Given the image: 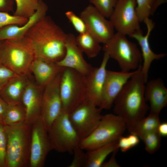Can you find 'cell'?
Instances as JSON below:
<instances>
[{
	"mask_svg": "<svg viewBox=\"0 0 167 167\" xmlns=\"http://www.w3.org/2000/svg\"><path fill=\"white\" fill-rule=\"evenodd\" d=\"M67 34L50 17L45 15L23 38L32 48L35 58L56 62L65 55Z\"/></svg>",
	"mask_w": 167,
	"mask_h": 167,
	"instance_id": "1",
	"label": "cell"
},
{
	"mask_svg": "<svg viewBox=\"0 0 167 167\" xmlns=\"http://www.w3.org/2000/svg\"><path fill=\"white\" fill-rule=\"evenodd\" d=\"M145 84L141 65L135 71L114 102V114L122 119L129 132L149 109L144 96Z\"/></svg>",
	"mask_w": 167,
	"mask_h": 167,
	"instance_id": "2",
	"label": "cell"
},
{
	"mask_svg": "<svg viewBox=\"0 0 167 167\" xmlns=\"http://www.w3.org/2000/svg\"><path fill=\"white\" fill-rule=\"evenodd\" d=\"M5 129L7 136L6 167H28L31 125L24 122L13 125H5Z\"/></svg>",
	"mask_w": 167,
	"mask_h": 167,
	"instance_id": "3",
	"label": "cell"
},
{
	"mask_svg": "<svg viewBox=\"0 0 167 167\" xmlns=\"http://www.w3.org/2000/svg\"><path fill=\"white\" fill-rule=\"evenodd\" d=\"M0 41L1 64L18 75L26 76L30 71L32 62L35 58L30 45L23 38Z\"/></svg>",
	"mask_w": 167,
	"mask_h": 167,
	"instance_id": "4",
	"label": "cell"
},
{
	"mask_svg": "<svg viewBox=\"0 0 167 167\" xmlns=\"http://www.w3.org/2000/svg\"><path fill=\"white\" fill-rule=\"evenodd\" d=\"M102 49L109 58L117 61L122 71L135 70L141 65V51L126 36L117 32L104 45Z\"/></svg>",
	"mask_w": 167,
	"mask_h": 167,
	"instance_id": "5",
	"label": "cell"
},
{
	"mask_svg": "<svg viewBox=\"0 0 167 167\" xmlns=\"http://www.w3.org/2000/svg\"><path fill=\"white\" fill-rule=\"evenodd\" d=\"M59 90L62 111L69 114L85 101L86 75L65 68L62 73Z\"/></svg>",
	"mask_w": 167,
	"mask_h": 167,
	"instance_id": "6",
	"label": "cell"
},
{
	"mask_svg": "<svg viewBox=\"0 0 167 167\" xmlns=\"http://www.w3.org/2000/svg\"><path fill=\"white\" fill-rule=\"evenodd\" d=\"M126 128L125 122L118 115L112 113L102 115L96 128L80 140L79 146L88 151L118 140Z\"/></svg>",
	"mask_w": 167,
	"mask_h": 167,
	"instance_id": "7",
	"label": "cell"
},
{
	"mask_svg": "<svg viewBox=\"0 0 167 167\" xmlns=\"http://www.w3.org/2000/svg\"><path fill=\"white\" fill-rule=\"evenodd\" d=\"M47 131L53 150L72 153L79 146L80 139L65 112L62 111Z\"/></svg>",
	"mask_w": 167,
	"mask_h": 167,
	"instance_id": "8",
	"label": "cell"
},
{
	"mask_svg": "<svg viewBox=\"0 0 167 167\" xmlns=\"http://www.w3.org/2000/svg\"><path fill=\"white\" fill-rule=\"evenodd\" d=\"M102 109L85 101L68 114L70 121L80 140L89 135L100 122Z\"/></svg>",
	"mask_w": 167,
	"mask_h": 167,
	"instance_id": "9",
	"label": "cell"
},
{
	"mask_svg": "<svg viewBox=\"0 0 167 167\" xmlns=\"http://www.w3.org/2000/svg\"><path fill=\"white\" fill-rule=\"evenodd\" d=\"M52 150L47 130L40 117L31 125L28 167L44 166L47 156Z\"/></svg>",
	"mask_w": 167,
	"mask_h": 167,
	"instance_id": "10",
	"label": "cell"
},
{
	"mask_svg": "<svg viewBox=\"0 0 167 167\" xmlns=\"http://www.w3.org/2000/svg\"><path fill=\"white\" fill-rule=\"evenodd\" d=\"M136 6V0H118L109 18L117 32L129 36L141 30Z\"/></svg>",
	"mask_w": 167,
	"mask_h": 167,
	"instance_id": "11",
	"label": "cell"
},
{
	"mask_svg": "<svg viewBox=\"0 0 167 167\" xmlns=\"http://www.w3.org/2000/svg\"><path fill=\"white\" fill-rule=\"evenodd\" d=\"M62 72L46 86L43 91L40 117L47 130L62 111L59 90Z\"/></svg>",
	"mask_w": 167,
	"mask_h": 167,
	"instance_id": "12",
	"label": "cell"
},
{
	"mask_svg": "<svg viewBox=\"0 0 167 167\" xmlns=\"http://www.w3.org/2000/svg\"><path fill=\"white\" fill-rule=\"evenodd\" d=\"M80 17L84 20L87 31L100 43H105L115 33L114 29L110 20L92 5L88 6L84 9Z\"/></svg>",
	"mask_w": 167,
	"mask_h": 167,
	"instance_id": "13",
	"label": "cell"
},
{
	"mask_svg": "<svg viewBox=\"0 0 167 167\" xmlns=\"http://www.w3.org/2000/svg\"><path fill=\"white\" fill-rule=\"evenodd\" d=\"M134 71H115L107 70L99 108L102 109H109L111 108Z\"/></svg>",
	"mask_w": 167,
	"mask_h": 167,
	"instance_id": "14",
	"label": "cell"
},
{
	"mask_svg": "<svg viewBox=\"0 0 167 167\" xmlns=\"http://www.w3.org/2000/svg\"><path fill=\"white\" fill-rule=\"evenodd\" d=\"M104 53L101 65L99 67H93L86 75V92L85 101L100 107L102 89L106 75V67L109 58Z\"/></svg>",
	"mask_w": 167,
	"mask_h": 167,
	"instance_id": "15",
	"label": "cell"
},
{
	"mask_svg": "<svg viewBox=\"0 0 167 167\" xmlns=\"http://www.w3.org/2000/svg\"><path fill=\"white\" fill-rule=\"evenodd\" d=\"M75 37L72 33L67 34L65 55L62 59L56 63L59 66L74 69L86 75L93 67L84 59L83 52L77 45Z\"/></svg>",
	"mask_w": 167,
	"mask_h": 167,
	"instance_id": "16",
	"label": "cell"
},
{
	"mask_svg": "<svg viewBox=\"0 0 167 167\" xmlns=\"http://www.w3.org/2000/svg\"><path fill=\"white\" fill-rule=\"evenodd\" d=\"M147 29L146 34L143 35L142 30L136 31L129 36L136 40L141 49L142 58L143 60L142 70L145 82L148 81L149 69L152 62L155 60H159L165 57L166 54H156L151 49L149 43V37L151 32L155 26V24L149 18L143 22Z\"/></svg>",
	"mask_w": 167,
	"mask_h": 167,
	"instance_id": "17",
	"label": "cell"
},
{
	"mask_svg": "<svg viewBox=\"0 0 167 167\" xmlns=\"http://www.w3.org/2000/svg\"><path fill=\"white\" fill-rule=\"evenodd\" d=\"M44 87L28 81L23 92L21 103L26 113L25 122L31 125L40 117L41 101Z\"/></svg>",
	"mask_w": 167,
	"mask_h": 167,
	"instance_id": "18",
	"label": "cell"
},
{
	"mask_svg": "<svg viewBox=\"0 0 167 167\" xmlns=\"http://www.w3.org/2000/svg\"><path fill=\"white\" fill-rule=\"evenodd\" d=\"M146 83L144 96L150 103L149 113L159 115L167 104V88L159 78L147 81Z\"/></svg>",
	"mask_w": 167,
	"mask_h": 167,
	"instance_id": "19",
	"label": "cell"
},
{
	"mask_svg": "<svg viewBox=\"0 0 167 167\" xmlns=\"http://www.w3.org/2000/svg\"><path fill=\"white\" fill-rule=\"evenodd\" d=\"M39 6L34 13L28 21L21 26L12 24L0 29V41L7 40H20L24 36L30 28L39 19L46 15L48 10L47 4L42 0L38 1Z\"/></svg>",
	"mask_w": 167,
	"mask_h": 167,
	"instance_id": "20",
	"label": "cell"
},
{
	"mask_svg": "<svg viewBox=\"0 0 167 167\" xmlns=\"http://www.w3.org/2000/svg\"><path fill=\"white\" fill-rule=\"evenodd\" d=\"M65 67L58 66L56 62L35 58L30 67L38 85L45 87L60 73Z\"/></svg>",
	"mask_w": 167,
	"mask_h": 167,
	"instance_id": "21",
	"label": "cell"
},
{
	"mask_svg": "<svg viewBox=\"0 0 167 167\" xmlns=\"http://www.w3.org/2000/svg\"><path fill=\"white\" fill-rule=\"evenodd\" d=\"M28 80L18 75L10 79L0 89V96L8 104L21 103L22 96Z\"/></svg>",
	"mask_w": 167,
	"mask_h": 167,
	"instance_id": "22",
	"label": "cell"
},
{
	"mask_svg": "<svg viewBox=\"0 0 167 167\" xmlns=\"http://www.w3.org/2000/svg\"><path fill=\"white\" fill-rule=\"evenodd\" d=\"M119 148L118 140L87 151L84 167H101L107 156Z\"/></svg>",
	"mask_w": 167,
	"mask_h": 167,
	"instance_id": "23",
	"label": "cell"
},
{
	"mask_svg": "<svg viewBox=\"0 0 167 167\" xmlns=\"http://www.w3.org/2000/svg\"><path fill=\"white\" fill-rule=\"evenodd\" d=\"M75 41L80 49L89 58L97 56L102 49L100 43L88 31L76 36Z\"/></svg>",
	"mask_w": 167,
	"mask_h": 167,
	"instance_id": "24",
	"label": "cell"
},
{
	"mask_svg": "<svg viewBox=\"0 0 167 167\" xmlns=\"http://www.w3.org/2000/svg\"><path fill=\"white\" fill-rule=\"evenodd\" d=\"M160 123L159 115L149 113L138 122L130 132L141 139L146 133L157 130Z\"/></svg>",
	"mask_w": 167,
	"mask_h": 167,
	"instance_id": "25",
	"label": "cell"
},
{
	"mask_svg": "<svg viewBox=\"0 0 167 167\" xmlns=\"http://www.w3.org/2000/svg\"><path fill=\"white\" fill-rule=\"evenodd\" d=\"M26 118L25 110L22 103L10 104L2 121L5 125H13L24 122Z\"/></svg>",
	"mask_w": 167,
	"mask_h": 167,
	"instance_id": "26",
	"label": "cell"
},
{
	"mask_svg": "<svg viewBox=\"0 0 167 167\" xmlns=\"http://www.w3.org/2000/svg\"><path fill=\"white\" fill-rule=\"evenodd\" d=\"M16 3L14 15L28 19L35 12L39 6L38 1L35 0H14Z\"/></svg>",
	"mask_w": 167,
	"mask_h": 167,
	"instance_id": "27",
	"label": "cell"
},
{
	"mask_svg": "<svg viewBox=\"0 0 167 167\" xmlns=\"http://www.w3.org/2000/svg\"><path fill=\"white\" fill-rule=\"evenodd\" d=\"M161 137L157 130L147 133L142 137L141 139L148 153L153 154L159 149L161 146Z\"/></svg>",
	"mask_w": 167,
	"mask_h": 167,
	"instance_id": "28",
	"label": "cell"
},
{
	"mask_svg": "<svg viewBox=\"0 0 167 167\" xmlns=\"http://www.w3.org/2000/svg\"><path fill=\"white\" fill-rule=\"evenodd\" d=\"M156 0H136V11L139 22H143L152 15Z\"/></svg>",
	"mask_w": 167,
	"mask_h": 167,
	"instance_id": "29",
	"label": "cell"
},
{
	"mask_svg": "<svg viewBox=\"0 0 167 167\" xmlns=\"http://www.w3.org/2000/svg\"><path fill=\"white\" fill-rule=\"evenodd\" d=\"M89 2L106 18H109L118 0H89Z\"/></svg>",
	"mask_w": 167,
	"mask_h": 167,
	"instance_id": "30",
	"label": "cell"
},
{
	"mask_svg": "<svg viewBox=\"0 0 167 167\" xmlns=\"http://www.w3.org/2000/svg\"><path fill=\"white\" fill-rule=\"evenodd\" d=\"M28 19L25 17L11 15L8 12L0 11V29L10 25H23Z\"/></svg>",
	"mask_w": 167,
	"mask_h": 167,
	"instance_id": "31",
	"label": "cell"
},
{
	"mask_svg": "<svg viewBox=\"0 0 167 167\" xmlns=\"http://www.w3.org/2000/svg\"><path fill=\"white\" fill-rule=\"evenodd\" d=\"M7 136L5 125L0 120V167H6Z\"/></svg>",
	"mask_w": 167,
	"mask_h": 167,
	"instance_id": "32",
	"label": "cell"
},
{
	"mask_svg": "<svg viewBox=\"0 0 167 167\" xmlns=\"http://www.w3.org/2000/svg\"><path fill=\"white\" fill-rule=\"evenodd\" d=\"M65 15L74 29L79 34L87 31L85 24L80 16H77L74 12L70 11H66Z\"/></svg>",
	"mask_w": 167,
	"mask_h": 167,
	"instance_id": "33",
	"label": "cell"
},
{
	"mask_svg": "<svg viewBox=\"0 0 167 167\" xmlns=\"http://www.w3.org/2000/svg\"><path fill=\"white\" fill-rule=\"evenodd\" d=\"M79 146L76 148L74 150V157L69 167H84L86 159V153Z\"/></svg>",
	"mask_w": 167,
	"mask_h": 167,
	"instance_id": "34",
	"label": "cell"
},
{
	"mask_svg": "<svg viewBox=\"0 0 167 167\" xmlns=\"http://www.w3.org/2000/svg\"><path fill=\"white\" fill-rule=\"evenodd\" d=\"M18 75L6 67L2 65H0V88L11 79Z\"/></svg>",
	"mask_w": 167,
	"mask_h": 167,
	"instance_id": "35",
	"label": "cell"
},
{
	"mask_svg": "<svg viewBox=\"0 0 167 167\" xmlns=\"http://www.w3.org/2000/svg\"><path fill=\"white\" fill-rule=\"evenodd\" d=\"M119 148L123 152H126L133 148L131 142L128 136L121 137L118 140Z\"/></svg>",
	"mask_w": 167,
	"mask_h": 167,
	"instance_id": "36",
	"label": "cell"
},
{
	"mask_svg": "<svg viewBox=\"0 0 167 167\" xmlns=\"http://www.w3.org/2000/svg\"><path fill=\"white\" fill-rule=\"evenodd\" d=\"M14 0H0V11L8 12L13 10Z\"/></svg>",
	"mask_w": 167,
	"mask_h": 167,
	"instance_id": "37",
	"label": "cell"
},
{
	"mask_svg": "<svg viewBox=\"0 0 167 167\" xmlns=\"http://www.w3.org/2000/svg\"><path fill=\"white\" fill-rule=\"evenodd\" d=\"M8 105L7 103L0 96V120H3Z\"/></svg>",
	"mask_w": 167,
	"mask_h": 167,
	"instance_id": "38",
	"label": "cell"
},
{
	"mask_svg": "<svg viewBox=\"0 0 167 167\" xmlns=\"http://www.w3.org/2000/svg\"><path fill=\"white\" fill-rule=\"evenodd\" d=\"M117 151H115L113 152V154L110 159L107 162L104 163L101 167H119V165L117 163L115 158V155Z\"/></svg>",
	"mask_w": 167,
	"mask_h": 167,
	"instance_id": "39",
	"label": "cell"
},
{
	"mask_svg": "<svg viewBox=\"0 0 167 167\" xmlns=\"http://www.w3.org/2000/svg\"><path fill=\"white\" fill-rule=\"evenodd\" d=\"M157 131L161 136H167V123L164 122L160 123L157 128Z\"/></svg>",
	"mask_w": 167,
	"mask_h": 167,
	"instance_id": "40",
	"label": "cell"
},
{
	"mask_svg": "<svg viewBox=\"0 0 167 167\" xmlns=\"http://www.w3.org/2000/svg\"><path fill=\"white\" fill-rule=\"evenodd\" d=\"M167 0H156L152 10V15L156 11L157 8L161 5L165 3Z\"/></svg>",
	"mask_w": 167,
	"mask_h": 167,
	"instance_id": "41",
	"label": "cell"
},
{
	"mask_svg": "<svg viewBox=\"0 0 167 167\" xmlns=\"http://www.w3.org/2000/svg\"><path fill=\"white\" fill-rule=\"evenodd\" d=\"M0 49H1V42L0 41V65H1V60H0Z\"/></svg>",
	"mask_w": 167,
	"mask_h": 167,
	"instance_id": "42",
	"label": "cell"
},
{
	"mask_svg": "<svg viewBox=\"0 0 167 167\" xmlns=\"http://www.w3.org/2000/svg\"><path fill=\"white\" fill-rule=\"evenodd\" d=\"M36 0V1H38L39 0Z\"/></svg>",
	"mask_w": 167,
	"mask_h": 167,
	"instance_id": "43",
	"label": "cell"
},
{
	"mask_svg": "<svg viewBox=\"0 0 167 167\" xmlns=\"http://www.w3.org/2000/svg\"><path fill=\"white\" fill-rule=\"evenodd\" d=\"M1 88H0V89Z\"/></svg>",
	"mask_w": 167,
	"mask_h": 167,
	"instance_id": "44",
	"label": "cell"
}]
</instances>
